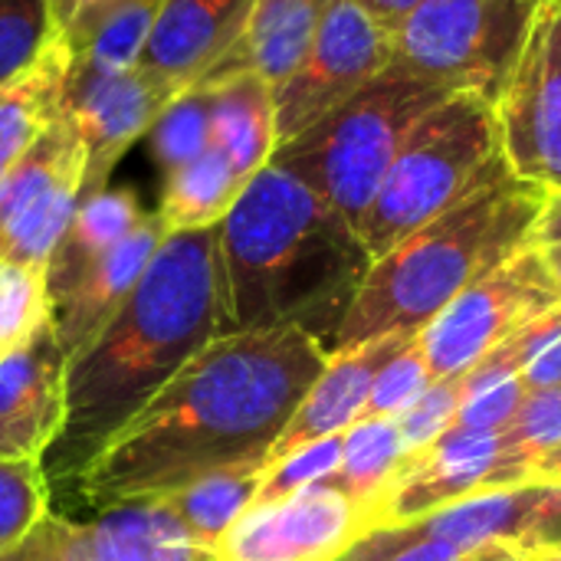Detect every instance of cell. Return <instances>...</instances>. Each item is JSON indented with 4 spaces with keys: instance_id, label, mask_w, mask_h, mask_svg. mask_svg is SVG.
I'll return each mask as SVG.
<instances>
[{
    "instance_id": "14",
    "label": "cell",
    "mask_w": 561,
    "mask_h": 561,
    "mask_svg": "<svg viewBox=\"0 0 561 561\" xmlns=\"http://www.w3.org/2000/svg\"><path fill=\"white\" fill-rule=\"evenodd\" d=\"M20 561H214V552L158 500H128L85 523L49 513L20 546Z\"/></svg>"
},
{
    "instance_id": "4",
    "label": "cell",
    "mask_w": 561,
    "mask_h": 561,
    "mask_svg": "<svg viewBox=\"0 0 561 561\" xmlns=\"http://www.w3.org/2000/svg\"><path fill=\"white\" fill-rule=\"evenodd\" d=\"M546 187L503 168L447 214L371 260L329 352L417 335L473 279L533 243Z\"/></svg>"
},
{
    "instance_id": "33",
    "label": "cell",
    "mask_w": 561,
    "mask_h": 561,
    "mask_svg": "<svg viewBox=\"0 0 561 561\" xmlns=\"http://www.w3.org/2000/svg\"><path fill=\"white\" fill-rule=\"evenodd\" d=\"M49 513L43 460H0V556L20 549Z\"/></svg>"
},
{
    "instance_id": "13",
    "label": "cell",
    "mask_w": 561,
    "mask_h": 561,
    "mask_svg": "<svg viewBox=\"0 0 561 561\" xmlns=\"http://www.w3.org/2000/svg\"><path fill=\"white\" fill-rule=\"evenodd\" d=\"M368 516L335 486L250 506L214 546V561H339L365 533Z\"/></svg>"
},
{
    "instance_id": "22",
    "label": "cell",
    "mask_w": 561,
    "mask_h": 561,
    "mask_svg": "<svg viewBox=\"0 0 561 561\" xmlns=\"http://www.w3.org/2000/svg\"><path fill=\"white\" fill-rule=\"evenodd\" d=\"M69 66L72 53L59 36L30 72L0 89V184L43 131L59 122Z\"/></svg>"
},
{
    "instance_id": "30",
    "label": "cell",
    "mask_w": 561,
    "mask_h": 561,
    "mask_svg": "<svg viewBox=\"0 0 561 561\" xmlns=\"http://www.w3.org/2000/svg\"><path fill=\"white\" fill-rule=\"evenodd\" d=\"M158 10H161V0H145V3H131V7L108 13L89 33V39L72 53V62L99 69V72L135 69L145 53V43H148Z\"/></svg>"
},
{
    "instance_id": "43",
    "label": "cell",
    "mask_w": 561,
    "mask_h": 561,
    "mask_svg": "<svg viewBox=\"0 0 561 561\" xmlns=\"http://www.w3.org/2000/svg\"><path fill=\"white\" fill-rule=\"evenodd\" d=\"M561 240V187L559 191H546V201H542V210H539V220L533 227V243L542 247V243H559Z\"/></svg>"
},
{
    "instance_id": "15",
    "label": "cell",
    "mask_w": 561,
    "mask_h": 561,
    "mask_svg": "<svg viewBox=\"0 0 561 561\" xmlns=\"http://www.w3.org/2000/svg\"><path fill=\"white\" fill-rule=\"evenodd\" d=\"M519 483H533V477L506 457L500 434H470L450 427L424 454L404 460L375 506L371 529L404 526L473 493Z\"/></svg>"
},
{
    "instance_id": "26",
    "label": "cell",
    "mask_w": 561,
    "mask_h": 561,
    "mask_svg": "<svg viewBox=\"0 0 561 561\" xmlns=\"http://www.w3.org/2000/svg\"><path fill=\"white\" fill-rule=\"evenodd\" d=\"M250 181L217 151L207 148L194 161L164 174L158 217L168 233L217 227Z\"/></svg>"
},
{
    "instance_id": "29",
    "label": "cell",
    "mask_w": 561,
    "mask_h": 561,
    "mask_svg": "<svg viewBox=\"0 0 561 561\" xmlns=\"http://www.w3.org/2000/svg\"><path fill=\"white\" fill-rule=\"evenodd\" d=\"M56 39L53 0H0V89L30 72Z\"/></svg>"
},
{
    "instance_id": "12",
    "label": "cell",
    "mask_w": 561,
    "mask_h": 561,
    "mask_svg": "<svg viewBox=\"0 0 561 561\" xmlns=\"http://www.w3.org/2000/svg\"><path fill=\"white\" fill-rule=\"evenodd\" d=\"M178 92V82L145 66L125 72H99L79 62L69 66L62 115L72 122L85 148L82 197L108 187V178L122 154L151 131L154 118Z\"/></svg>"
},
{
    "instance_id": "34",
    "label": "cell",
    "mask_w": 561,
    "mask_h": 561,
    "mask_svg": "<svg viewBox=\"0 0 561 561\" xmlns=\"http://www.w3.org/2000/svg\"><path fill=\"white\" fill-rule=\"evenodd\" d=\"M500 437L506 457L533 477L536 463L561 447V385L529 391Z\"/></svg>"
},
{
    "instance_id": "31",
    "label": "cell",
    "mask_w": 561,
    "mask_h": 561,
    "mask_svg": "<svg viewBox=\"0 0 561 561\" xmlns=\"http://www.w3.org/2000/svg\"><path fill=\"white\" fill-rule=\"evenodd\" d=\"M49 325L46 270L0 260V358Z\"/></svg>"
},
{
    "instance_id": "8",
    "label": "cell",
    "mask_w": 561,
    "mask_h": 561,
    "mask_svg": "<svg viewBox=\"0 0 561 561\" xmlns=\"http://www.w3.org/2000/svg\"><path fill=\"white\" fill-rule=\"evenodd\" d=\"M559 302L561 293L546 270L542 250L526 243L450 299L417 332V348L434 381L463 378L526 322Z\"/></svg>"
},
{
    "instance_id": "41",
    "label": "cell",
    "mask_w": 561,
    "mask_h": 561,
    "mask_svg": "<svg viewBox=\"0 0 561 561\" xmlns=\"http://www.w3.org/2000/svg\"><path fill=\"white\" fill-rule=\"evenodd\" d=\"M519 378H523L526 391H542V388L561 385V335H556L536 358L526 362Z\"/></svg>"
},
{
    "instance_id": "42",
    "label": "cell",
    "mask_w": 561,
    "mask_h": 561,
    "mask_svg": "<svg viewBox=\"0 0 561 561\" xmlns=\"http://www.w3.org/2000/svg\"><path fill=\"white\" fill-rule=\"evenodd\" d=\"M355 3H358L368 16H375L385 30L394 33V30H398L424 0H355Z\"/></svg>"
},
{
    "instance_id": "25",
    "label": "cell",
    "mask_w": 561,
    "mask_h": 561,
    "mask_svg": "<svg viewBox=\"0 0 561 561\" xmlns=\"http://www.w3.org/2000/svg\"><path fill=\"white\" fill-rule=\"evenodd\" d=\"M546 480H533V483H519V486H496V490H483L473 493L460 503H450L424 519H414L421 529H427L431 536L450 542L460 556L506 539L516 542L526 516L533 513L536 500L542 496Z\"/></svg>"
},
{
    "instance_id": "5",
    "label": "cell",
    "mask_w": 561,
    "mask_h": 561,
    "mask_svg": "<svg viewBox=\"0 0 561 561\" xmlns=\"http://www.w3.org/2000/svg\"><path fill=\"white\" fill-rule=\"evenodd\" d=\"M447 95L454 92L431 85L391 59L348 102L279 145L273 161L325 197L358 230L408 135Z\"/></svg>"
},
{
    "instance_id": "10",
    "label": "cell",
    "mask_w": 561,
    "mask_h": 561,
    "mask_svg": "<svg viewBox=\"0 0 561 561\" xmlns=\"http://www.w3.org/2000/svg\"><path fill=\"white\" fill-rule=\"evenodd\" d=\"M85 187V148L66 115L0 184V260L43 266L66 233Z\"/></svg>"
},
{
    "instance_id": "39",
    "label": "cell",
    "mask_w": 561,
    "mask_h": 561,
    "mask_svg": "<svg viewBox=\"0 0 561 561\" xmlns=\"http://www.w3.org/2000/svg\"><path fill=\"white\" fill-rule=\"evenodd\" d=\"M516 546L529 556L561 552V480H546L542 496L516 536Z\"/></svg>"
},
{
    "instance_id": "19",
    "label": "cell",
    "mask_w": 561,
    "mask_h": 561,
    "mask_svg": "<svg viewBox=\"0 0 561 561\" xmlns=\"http://www.w3.org/2000/svg\"><path fill=\"white\" fill-rule=\"evenodd\" d=\"M256 0H161L138 66L194 85L243 33Z\"/></svg>"
},
{
    "instance_id": "16",
    "label": "cell",
    "mask_w": 561,
    "mask_h": 561,
    "mask_svg": "<svg viewBox=\"0 0 561 561\" xmlns=\"http://www.w3.org/2000/svg\"><path fill=\"white\" fill-rule=\"evenodd\" d=\"M66 424V355L53 329L0 358V460H43Z\"/></svg>"
},
{
    "instance_id": "35",
    "label": "cell",
    "mask_w": 561,
    "mask_h": 561,
    "mask_svg": "<svg viewBox=\"0 0 561 561\" xmlns=\"http://www.w3.org/2000/svg\"><path fill=\"white\" fill-rule=\"evenodd\" d=\"M339 460H342V434L302 444V447L270 460L266 470H263L260 490L253 496V506L276 503V500L296 496V493H302L309 486H319V483L332 480V473L339 470Z\"/></svg>"
},
{
    "instance_id": "46",
    "label": "cell",
    "mask_w": 561,
    "mask_h": 561,
    "mask_svg": "<svg viewBox=\"0 0 561 561\" xmlns=\"http://www.w3.org/2000/svg\"><path fill=\"white\" fill-rule=\"evenodd\" d=\"M533 480H561V447L559 450H552L546 460H539V463H536Z\"/></svg>"
},
{
    "instance_id": "44",
    "label": "cell",
    "mask_w": 561,
    "mask_h": 561,
    "mask_svg": "<svg viewBox=\"0 0 561 561\" xmlns=\"http://www.w3.org/2000/svg\"><path fill=\"white\" fill-rule=\"evenodd\" d=\"M460 561H533L529 552H523L516 542H506V539H496V542H486L473 552H467Z\"/></svg>"
},
{
    "instance_id": "45",
    "label": "cell",
    "mask_w": 561,
    "mask_h": 561,
    "mask_svg": "<svg viewBox=\"0 0 561 561\" xmlns=\"http://www.w3.org/2000/svg\"><path fill=\"white\" fill-rule=\"evenodd\" d=\"M539 250H542V260H546V270H549L556 289L561 293V240L559 243H542Z\"/></svg>"
},
{
    "instance_id": "48",
    "label": "cell",
    "mask_w": 561,
    "mask_h": 561,
    "mask_svg": "<svg viewBox=\"0 0 561 561\" xmlns=\"http://www.w3.org/2000/svg\"><path fill=\"white\" fill-rule=\"evenodd\" d=\"M0 561H20V549H13V552H7V556H0Z\"/></svg>"
},
{
    "instance_id": "3",
    "label": "cell",
    "mask_w": 561,
    "mask_h": 561,
    "mask_svg": "<svg viewBox=\"0 0 561 561\" xmlns=\"http://www.w3.org/2000/svg\"><path fill=\"white\" fill-rule=\"evenodd\" d=\"M230 332L296 325L325 348L371 266L358 230L270 161L217 227Z\"/></svg>"
},
{
    "instance_id": "23",
    "label": "cell",
    "mask_w": 561,
    "mask_h": 561,
    "mask_svg": "<svg viewBox=\"0 0 561 561\" xmlns=\"http://www.w3.org/2000/svg\"><path fill=\"white\" fill-rule=\"evenodd\" d=\"M210 148H217L240 178L253 181L276 151V102L273 85L256 76H240L210 85Z\"/></svg>"
},
{
    "instance_id": "40",
    "label": "cell",
    "mask_w": 561,
    "mask_h": 561,
    "mask_svg": "<svg viewBox=\"0 0 561 561\" xmlns=\"http://www.w3.org/2000/svg\"><path fill=\"white\" fill-rule=\"evenodd\" d=\"M131 3H145V0H53V13L59 23V36L66 39L69 53H76L89 33L115 10L131 7Z\"/></svg>"
},
{
    "instance_id": "7",
    "label": "cell",
    "mask_w": 561,
    "mask_h": 561,
    "mask_svg": "<svg viewBox=\"0 0 561 561\" xmlns=\"http://www.w3.org/2000/svg\"><path fill=\"white\" fill-rule=\"evenodd\" d=\"M546 0H424L391 36L394 62L444 92L500 102Z\"/></svg>"
},
{
    "instance_id": "38",
    "label": "cell",
    "mask_w": 561,
    "mask_h": 561,
    "mask_svg": "<svg viewBox=\"0 0 561 561\" xmlns=\"http://www.w3.org/2000/svg\"><path fill=\"white\" fill-rule=\"evenodd\" d=\"M463 556L417 523L368 529L339 561H460Z\"/></svg>"
},
{
    "instance_id": "32",
    "label": "cell",
    "mask_w": 561,
    "mask_h": 561,
    "mask_svg": "<svg viewBox=\"0 0 561 561\" xmlns=\"http://www.w3.org/2000/svg\"><path fill=\"white\" fill-rule=\"evenodd\" d=\"M526 394L529 391L519 371L480 362L470 375H463V404L454 417V431L503 434Z\"/></svg>"
},
{
    "instance_id": "18",
    "label": "cell",
    "mask_w": 561,
    "mask_h": 561,
    "mask_svg": "<svg viewBox=\"0 0 561 561\" xmlns=\"http://www.w3.org/2000/svg\"><path fill=\"white\" fill-rule=\"evenodd\" d=\"M414 335H385L355 348L329 352V362L322 375L309 385L302 394L296 414L270 447L266 460H276L302 444L322 440V437H339L345 434L355 421H362V411L368 404V391L375 385V375L385 368L391 355H398Z\"/></svg>"
},
{
    "instance_id": "24",
    "label": "cell",
    "mask_w": 561,
    "mask_h": 561,
    "mask_svg": "<svg viewBox=\"0 0 561 561\" xmlns=\"http://www.w3.org/2000/svg\"><path fill=\"white\" fill-rule=\"evenodd\" d=\"M266 463H270L266 457L224 463L151 500H158L187 529L194 542L214 552L217 539L253 506Z\"/></svg>"
},
{
    "instance_id": "2",
    "label": "cell",
    "mask_w": 561,
    "mask_h": 561,
    "mask_svg": "<svg viewBox=\"0 0 561 561\" xmlns=\"http://www.w3.org/2000/svg\"><path fill=\"white\" fill-rule=\"evenodd\" d=\"M217 227L168 233L108 325L66 358V424L43 457L49 486L76 480L207 342L230 332Z\"/></svg>"
},
{
    "instance_id": "36",
    "label": "cell",
    "mask_w": 561,
    "mask_h": 561,
    "mask_svg": "<svg viewBox=\"0 0 561 561\" xmlns=\"http://www.w3.org/2000/svg\"><path fill=\"white\" fill-rule=\"evenodd\" d=\"M431 385H434V375H431V368L417 348V335H414L375 375V385L368 391V404H365L362 417H401Z\"/></svg>"
},
{
    "instance_id": "1",
    "label": "cell",
    "mask_w": 561,
    "mask_h": 561,
    "mask_svg": "<svg viewBox=\"0 0 561 561\" xmlns=\"http://www.w3.org/2000/svg\"><path fill=\"white\" fill-rule=\"evenodd\" d=\"M329 348L296 325L224 332L207 342L76 477L105 510L151 500L270 447L322 375Z\"/></svg>"
},
{
    "instance_id": "21",
    "label": "cell",
    "mask_w": 561,
    "mask_h": 561,
    "mask_svg": "<svg viewBox=\"0 0 561 561\" xmlns=\"http://www.w3.org/2000/svg\"><path fill=\"white\" fill-rule=\"evenodd\" d=\"M148 210L131 187H102L79 201L66 233L46 260V289L49 302L76 286V279L95 266L118 240H125Z\"/></svg>"
},
{
    "instance_id": "9",
    "label": "cell",
    "mask_w": 561,
    "mask_h": 561,
    "mask_svg": "<svg viewBox=\"0 0 561 561\" xmlns=\"http://www.w3.org/2000/svg\"><path fill=\"white\" fill-rule=\"evenodd\" d=\"M394 59V36L355 0H332L296 72L273 92L276 148L348 102Z\"/></svg>"
},
{
    "instance_id": "47",
    "label": "cell",
    "mask_w": 561,
    "mask_h": 561,
    "mask_svg": "<svg viewBox=\"0 0 561 561\" xmlns=\"http://www.w3.org/2000/svg\"><path fill=\"white\" fill-rule=\"evenodd\" d=\"M533 561H561V552H539L533 556Z\"/></svg>"
},
{
    "instance_id": "20",
    "label": "cell",
    "mask_w": 561,
    "mask_h": 561,
    "mask_svg": "<svg viewBox=\"0 0 561 561\" xmlns=\"http://www.w3.org/2000/svg\"><path fill=\"white\" fill-rule=\"evenodd\" d=\"M332 0H256L237 43L194 82L220 85L240 76H256L273 92L296 72Z\"/></svg>"
},
{
    "instance_id": "37",
    "label": "cell",
    "mask_w": 561,
    "mask_h": 561,
    "mask_svg": "<svg viewBox=\"0 0 561 561\" xmlns=\"http://www.w3.org/2000/svg\"><path fill=\"white\" fill-rule=\"evenodd\" d=\"M460 404H463V378H447V381H434L401 417H394L408 460L424 454L434 440H440L454 427Z\"/></svg>"
},
{
    "instance_id": "11",
    "label": "cell",
    "mask_w": 561,
    "mask_h": 561,
    "mask_svg": "<svg viewBox=\"0 0 561 561\" xmlns=\"http://www.w3.org/2000/svg\"><path fill=\"white\" fill-rule=\"evenodd\" d=\"M503 154L516 178L561 187V0H546L496 102Z\"/></svg>"
},
{
    "instance_id": "6",
    "label": "cell",
    "mask_w": 561,
    "mask_h": 561,
    "mask_svg": "<svg viewBox=\"0 0 561 561\" xmlns=\"http://www.w3.org/2000/svg\"><path fill=\"white\" fill-rule=\"evenodd\" d=\"M510 168L496 102L477 92H454L437 102L408 135L388 168L358 237L381 256L398 240L457 207L490 178Z\"/></svg>"
},
{
    "instance_id": "28",
    "label": "cell",
    "mask_w": 561,
    "mask_h": 561,
    "mask_svg": "<svg viewBox=\"0 0 561 561\" xmlns=\"http://www.w3.org/2000/svg\"><path fill=\"white\" fill-rule=\"evenodd\" d=\"M210 105L214 92L207 85H187L161 108L145 138L151 145V158L161 164L164 174L210 148Z\"/></svg>"
},
{
    "instance_id": "27",
    "label": "cell",
    "mask_w": 561,
    "mask_h": 561,
    "mask_svg": "<svg viewBox=\"0 0 561 561\" xmlns=\"http://www.w3.org/2000/svg\"><path fill=\"white\" fill-rule=\"evenodd\" d=\"M408 454L394 417H362L342 434V460L329 486L345 493L371 523L375 506L404 467Z\"/></svg>"
},
{
    "instance_id": "17",
    "label": "cell",
    "mask_w": 561,
    "mask_h": 561,
    "mask_svg": "<svg viewBox=\"0 0 561 561\" xmlns=\"http://www.w3.org/2000/svg\"><path fill=\"white\" fill-rule=\"evenodd\" d=\"M164 237L168 230L158 210H148V217L125 240H118L95 266H89L69 293L49 302V329L66 358L82 352L108 325V319L138 286L145 266L151 263Z\"/></svg>"
}]
</instances>
